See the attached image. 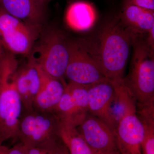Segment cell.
Wrapping results in <instances>:
<instances>
[{"mask_svg": "<svg viewBox=\"0 0 154 154\" xmlns=\"http://www.w3.org/2000/svg\"><path fill=\"white\" fill-rule=\"evenodd\" d=\"M134 36L118 16L106 21L95 39L86 40L90 51L110 81L124 79Z\"/></svg>", "mask_w": 154, "mask_h": 154, "instance_id": "1", "label": "cell"}, {"mask_svg": "<svg viewBox=\"0 0 154 154\" xmlns=\"http://www.w3.org/2000/svg\"><path fill=\"white\" fill-rule=\"evenodd\" d=\"M145 35L134 37L129 73L123 79L135 99L137 111L154 109V52L147 45Z\"/></svg>", "mask_w": 154, "mask_h": 154, "instance_id": "2", "label": "cell"}, {"mask_svg": "<svg viewBox=\"0 0 154 154\" xmlns=\"http://www.w3.org/2000/svg\"><path fill=\"white\" fill-rule=\"evenodd\" d=\"M16 64L6 58L0 63V144L17 138L22 106L13 74Z\"/></svg>", "mask_w": 154, "mask_h": 154, "instance_id": "3", "label": "cell"}, {"mask_svg": "<svg viewBox=\"0 0 154 154\" xmlns=\"http://www.w3.org/2000/svg\"><path fill=\"white\" fill-rule=\"evenodd\" d=\"M40 37L29 53V60L48 75L63 80L69 61V40L56 29L47 30Z\"/></svg>", "mask_w": 154, "mask_h": 154, "instance_id": "4", "label": "cell"}, {"mask_svg": "<svg viewBox=\"0 0 154 154\" xmlns=\"http://www.w3.org/2000/svg\"><path fill=\"white\" fill-rule=\"evenodd\" d=\"M68 46L69 61L65 76L69 82L91 85L107 79L86 40H69Z\"/></svg>", "mask_w": 154, "mask_h": 154, "instance_id": "5", "label": "cell"}, {"mask_svg": "<svg viewBox=\"0 0 154 154\" xmlns=\"http://www.w3.org/2000/svg\"><path fill=\"white\" fill-rule=\"evenodd\" d=\"M59 119L53 113L34 110L22 116L17 138L26 147L59 139Z\"/></svg>", "mask_w": 154, "mask_h": 154, "instance_id": "6", "label": "cell"}, {"mask_svg": "<svg viewBox=\"0 0 154 154\" xmlns=\"http://www.w3.org/2000/svg\"><path fill=\"white\" fill-rule=\"evenodd\" d=\"M39 28L25 23L0 8V43L10 51L29 54Z\"/></svg>", "mask_w": 154, "mask_h": 154, "instance_id": "7", "label": "cell"}, {"mask_svg": "<svg viewBox=\"0 0 154 154\" xmlns=\"http://www.w3.org/2000/svg\"><path fill=\"white\" fill-rule=\"evenodd\" d=\"M89 86L69 82L66 85L60 101L52 113L60 120L79 126L89 113Z\"/></svg>", "mask_w": 154, "mask_h": 154, "instance_id": "8", "label": "cell"}, {"mask_svg": "<svg viewBox=\"0 0 154 154\" xmlns=\"http://www.w3.org/2000/svg\"><path fill=\"white\" fill-rule=\"evenodd\" d=\"M77 128L92 152L119 154L114 131L103 120L89 113Z\"/></svg>", "mask_w": 154, "mask_h": 154, "instance_id": "9", "label": "cell"}, {"mask_svg": "<svg viewBox=\"0 0 154 154\" xmlns=\"http://www.w3.org/2000/svg\"><path fill=\"white\" fill-rule=\"evenodd\" d=\"M114 98V85L107 79L91 85L88 88L89 113L105 122L114 131L116 125L113 111Z\"/></svg>", "mask_w": 154, "mask_h": 154, "instance_id": "10", "label": "cell"}, {"mask_svg": "<svg viewBox=\"0 0 154 154\" xmlns=\"http://www.w3.org/2000/svg\"><path fill=\"white\" fill-rule=\"evenodd\" d=\"M143 125L137 113L126 114L117 122L115 133L119 154H142Z\"/></svg>", "mask_w": 154, "mask_h": 154, "instance_id": "11", "label": "cell"}, {"mask_svg": "<svg viewBox=\"0 0 154 154\" xmlns=\"http://www.w3.org/2000/svg\"><path fill=\"white\" fill-rule=\"evenodd\" d=\"M13 74V79L26 112L33 111L34 102L41 81V69L34 63L28 60L25 67Z\"/></svg>", "mask_w": 154, "mask_h": 154, "instance_id": "12", "label": "cell"}, {"mask_svg": "<svg viewBox=\"0 0 154 154\" xmlns=\"http://www.w3.org/2000/svg\"><path fill=\"white\" fill-rule=\"evenodd\" d=\"M40 69L41 85L34 100V109L52 113L60 101L66 84L64 80L50 76Z\"/></svg>", "mask_w": 154, "mask_h": 154, "instance_id": "13", "label": "cell"}, {"mask_svg": "<svg viewBox=\"0 0 154 154\" xmlns=\"http://www.w3.org/2000/svg\"><path fill=\"white\" fill-rule=\"evenodd\" d=\"M8 14L29 25L40 27L44 18V5L39 0H0Z\"/></svg>", "mask_w": 154, "mask_h": 154, "instance_id": "14", "label": "cell"}, {"mask_svg": "<svg viewBox=\"0 0 154 154\" xmlns=\"http://www.w3.org/2000/svg\"><path fill=\"white\" fill-rule=\"evenodd\" d=\"M119 17L134 36L146 35L154 26V11L137 6L124 4Z\"/></svg>", "mask_w": 154, "mask_h": 154, "instance_id": "15", "label": "cell"}, {"mask_svg": "<svg viewBox=\"0 0 154 154\" xmlns=\"http://www.w3.org/2000/svg\"><path fill=\"white\" fill-rule=\"evenodd\" d=\"M96 14L94 6L84 1L72 3L67 10L66 21L72 30L82 31L91 28L96 21Z\"/></svg>", "mask_w": 154, "mask_h": 154, "instance_id": "16", "label": "cell"}, {"mask_svg": "<svg viewBox=\"0 0 154 154\" xmlns=\"http://www.w3.org/2000/svg\"><path fill=\"white\" fill-rule=\"evenodd\" d=\"M57 134L69 154H93L77 127L74 125L59 120Z\"/></svg>", "mask_w": 154, "mask_h": 154, "instance_id": "17", "label": "cell"}, {"mask_svg": "<svg viewBox=\"0 0 154 154\" xmlns=\"http://www.w3.org/2000/svg\"><path fill=\"white\" fill-rule=\"evenodd\" d=\"M123 79L111 81L115 88L113 111L116 124L120 119L126 114L137 113L135 99L125 84Z\"/></svg>", "mask_w": 154, "mask_h": 154, "instance_id": "18", "label": "cell"}, {"mask_svg": "<svg viewBox=\"0 0 154 154\" xmlns=\"http://www.w3.org/2000/svg\"><path fill=\"white\" fill-rule=\"evenodd\" d=\"M143 125L144 136L141 143L142 154H154V116L139 117Z\"/></svg>", "mask_w": 154, "mask_h": 154, "instance_id": "19", "label": "cell"}, {"mask_svg": "<svg viewBox=\"0 0 154 154\" xmlns=\"http://www.w3.org/2000/svg\"><path fill=\"white\" fill-rule=\"evenodd\" d=\"M25 147L26 154H63L66 147L59 139L38 145Z\"/></svg>", "mask_w": 154, "mask_h": 154, "instance_id": "20", "label": "cell"}, {"mask_svg": "<svg viewBox=\"0 0 154 154\" xmlns=\"http://www.w3.org/2000/svg\"><path fill=\"white\" fill-rule=\"evenodd\" d=\"M124 4L154 11V0H124Z\"/></svg>", "mask_w": 154, "mask_h": 154, "instance_id": "21", "label": "cell"}, {"mask_svg": "<svg viewBox=\"0 0 154 154\" xmlns=\"http://www.w3.org/2000/svg\"><path fill=\"white\" fill-rule=\"evenodd\" d=\"M145 41L149 49L154 52V26L146 34Z\"/></svg>", "mask_w": 154, "mask_h": 154, "instance_id": "22", "label": "cell"}, {"mask_svg": "<svg viewBox=\"0 0 154 154\" xmlns=\"http://www.w3.org/2000/svg\"><path fill=\"white\" fill-rule=\"evenodd\" d=\"M6 154H26L25 146L21 143L17 144L11 149H8Z\"/></svg>", "mask_w": 154, "mask_h": 154, "instance_id": "23", "label": "cell"}, {"mask_svg": "<svg viewBox=\"0 0 154 154\" xmlns=\"http://www.w3.org/2000/svg\"><path fill=\"white\" fill-rule=\"evenodd\" d=\"M8 148L5 146L0 144V154H6Z\"/></svg>", "mask_w": 154, "mask_h": 154, "instance_id": "24", "label": "cell"}, {"mask_svg": "<svg viewBox=\"0 0 154 154\" xmlns=\"http://www.w3.org/2000/svg\"><path fill=\"white\" fill-rule=\"evenodd\" d=\"M40 2L43 5H45V3L47 2H48L49 1V0H39Z\"/></svg>", "mask_w": 154, "mask_h": 154, "instance_id": "25", "label": "cell"}, {"mask_svg": "<svg viewBox=\"0 0 154 154\" xmlns=\"http://www.w3.org/2000/svg\"><path fill=\"white\" fill-rule=\"evenodd\" d=\"M63 154H69V152L68 151V150L67 149L66 147L64 151Z\"/></svg>", "mask_w": 154, "mask_h": 154, "instance_id": "26", "label": "cell"}, {"mask_svg": "<svg viewBox=\"0 0 154 154\" xmlns=\"http://www.w3.org/2000/svg\"><path fill=\"white\" fill-rule=\"evenodd\" d=\"M93 152V154H105L104 153H102L100 152Z\"/></svg>", "mask_w": 154, "mask_h": 154, "instance_id": "27", "label": "cell"}]
</instances>
